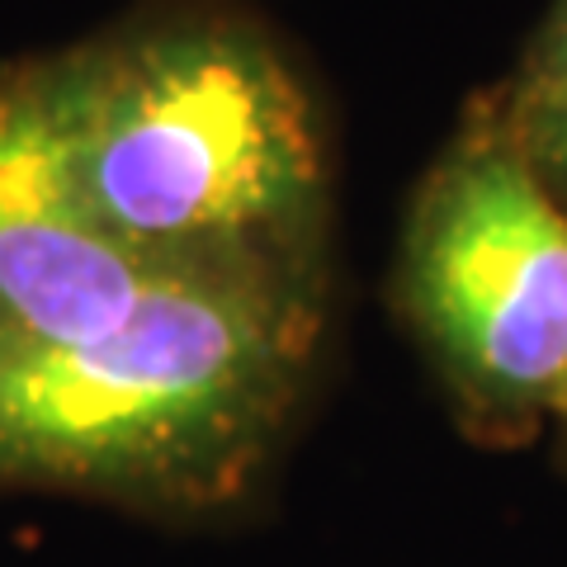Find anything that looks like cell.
Returning a JSON list of instances; mask_svg holds the SVG:
<instances>
[{"label":"cell","instance_id":"1","mask_svg":"<svg viewBox=\"0 0 567 567\" xmlns=\"http://www.w3.org/2000/svg\"><path fill=\"white\" fill-rule=\"evenodd\" d=\"M43 66L71 181L118 241L322 298V128L260 24L223 6L152 10Z\"/></svg>","mask_w":567,"mask_h":567},{"label":"cell","instance_id":"2","mask_svg":"<svg viewBox=\"0 0 567 567\" xmlns=\"http://www.w3.org/2000/svg\"><path fill=\"white\" fill-rule=\"evenodd\" d=\"M322 298L171 275L85 341L0 369V487L137 506L233 496L289 421Z\"/></svg>","mask_w":567,"mask_h":567},{"label":"cell","instance_id":"3","mask_svg":"<svg viewBox=\"0 0 567 567\" xmlns=\"http://www.w3.org/2000/svg\"><path fill=\"white\" fill-rule=\"evenodd\" d=\"M398 303L458 412L487 435L554 416L567 388V204L496 104L425 171L398 251Z\"/></svg>","mask_w":567,"mask_h":567},{"label":"cell","instance_id":"4","mask_svg":"<svg viewBox=\"0 0 567 567\" xmlns=\"http://www.w3.org/2000/svg\"><path fill=\"white\" fill-rule=\"evenodd\" d=\"M171 275L194 270L133 251L81 199L43 58L0 71V369L114 327Z\"/></svg>","mask_w":567,"mask_h":567},{"label":"cell","instance_id":"5","mask_svg":"<svg viewBox=\"0 0 567 567\" xmlns=\"http://www.w3.org/2000/svg\"><path fill=\"white\" fill-rule=\"evenodd\" d=\"M496 114L567 204V81H516L496 100Z\"/></svg>","mask_w":567,"mask_h":567},{"label":"cell","instance_id":"6","mask_svg":"<svg viewBox=\"0 0 567 567\" xmlns=\"http://www.w3.org/2000/svg\"><path fill=\"white\" fill-rule=\"evenodd\" d=\"M516 81H567V0H554L529 43Z\"/></svg>","mask_w":567,"mask_h":567},{"label":"cell","instance_id":"7","mask_svg":"<svg viewBox=\"0 0 567 567\" xmlns=\"http://www.w3.org/2000/svg\"><path fill=\"white\" fill-rule=\"evenodd\" d=\"M554 416H558V425H563V435H567V388H563V398H558V406H554Z\"/></svg>","mask_w":567,"mask_h":567}]
</instances>
